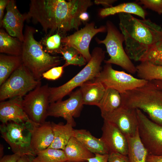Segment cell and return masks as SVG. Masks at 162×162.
Here are the masks:
<instances>
[{
    "label": "cell",
    "mask_w": 162,
    "mask_h": 162,
    "mask_svg": "<svg viewBox=\"0 0 162 162\" xmlns=\"http://www.w3.org/2000/svg\"><path fill=\"white\" fill-rule=\"evenodd\" d=\"M88 162L87 161H85V162Z\"/></svg>",
    "instance_id": "cell-46"
},
{
    "label": "cell",
    "mask_w": 162,
    "mask_h": 162,
    "mask_svg": "<svg viewBox=\"0 0 162 162\" xmlns=\"http://www.w3.org/2000/svg\"><path fill=\"white\" fill-rule=\"evenodd\" d=\"M23 42L13 37L4 29L0 30V52L10 55L21 56Z\"/></svg>",
    "instance_id": "cell-26"
},
{
    "label": "cell",
    "mask_w": 162,
    "mask_h": 162,
    "mask_svg": "<svg viewBox=\"0 0 162 162\" xmlns=\"http://www.w3.org/2000/svg\"><path fill=\"white\" fill-rule=\"evenodd\" d=\"M80 18L82 22H86L89 19V14L87 12H83L80 15Z\"/></svg>",
    "instance_id": "cell-41"
},
{
    "label": "cell",
    "mask_w": 162,
    "mask_h": 162,
    "mask_svg": "<svg viewBox=\"0 0 162 162\" xmlns=\"http://www.w3.org/2000/svg\"><path fill=\"white\" fill-rule=\"evenodd\" d=\"M62 37L58 33L47 37L45 40L46 49L45 51L48 53H58V50L62 46Z\"/></svg>",
    "instance_id": "cell-32"
},
{
    "label": "cell",
    "mask_w": 162,
    "mask_h": 162,
    "mask_svg": "<svg viewBox=\"0 0 162 162\" xmlns=\"http://www.w3.org/2000/svg\"><path fill=\"white\" fill-rule=\"evenodd\" d=\"M125 13L137 15L143 19H145L146 13L139 5L134 2L124 3L116 6L101 9L99 14L102 17L117 14Z\"/></svg>",
    "instance_id": "cell-23"
},
{
    "label": "cell",
    "mask_w": 162,
    "mask_h": 162,
    "mask_svg": "<svg viewBox=\"0 0 162 162\" xmlns=\"http://www.w3.org/2000/svg\"><path fill=\"white\" fill-rule=\"evenodd\" d=\"M122 105L120 93L111 88H106L104 95L98 107L99 108L101 116L110 113L116 110Z\"/></svg>",
    "instance_id": "cell-25"
},
{
    "label": "cell",
    "mask_w": 162,
    "mask_h": 162,
    "mask_svg": "<svg viewBox=\"0 0 162 162\" xmlns=\"http://www.w3.org/2000/svg\"><path fill=\"white\" fill-rule=\"evenodd\" d=\"M128 143V156L129 162H146L148 153L142 142L138 129L132 136H126Z\"/></svg>",
    "instance_id": "cell-24"
},
{
    "label": "cell",
    "mask_w": 162,
    "mask_h": 162,
    "mask_svg": "<svg viewBox=\"0 0 162 162\" xmlns=\"http://www.w3.org/2000/svg\"><path fill=\"white\" fill-rule=\"evenodd\" d=\"M115 0H95L94 3L97 4H101L106 8L112 6V4L115 2Z\"/></svg>",
    "instance_id": "cell-39"
},
{
    "label": "cell",
    "mask_w": 162,
    "mask_h": 162,
    "mask_svg": "<svg viewBox=\"0 0 162 162\" xmlns=\"http://www.w3.org/2000/svg\"><path fill=\"white\" fill-rule=\"evenodd\" d=\"M83 105L81 92L79 88L71 92L68 99L50 104L47 116L62 117L74 127L76 124L74 118L80 116Z\"/></svg>",
    "instance_id": "cell-12"
},
{
    "label": "cell",
    "mask_w": 162,
    "mask_h": 162,
    "mask_svg": "<svg viewBox=\"0 0 162 162\" xmlns=\"http://www.w3.org/2000/svg\"><path fill=\"white\" fill-rule=\"evenodd\" d=\"M17 162H30L29 157L27 155L21 156Z\"/></svg>",
    "instance_id": "cell-42"
},
{
    "label": "cell",
    "mask_w": 162,
    "mask_h": 162,
    "mask_svg": "<svg viewBox=\"0 0 162 162\" xmlns=\"http://www.w3.org/2000/svg\"><path fill=\"white\" fill-rule=\"evenodd\" d=\"M35 159L38 162H66L63 150L48 148L36 153Z\"/></svg>",
    "instance_id": "cell-30"
},
{
    "label": "cell",
    "mask_w": 162,
    "mask_h": 162,
    "mask_svg": "<svg viewBox=\"0 0 162 162\" xmlns=\"http://www.w3.org/2000/svg\"><path fill=\"white\" fill-rule=\"evenodd\" d=\"M49 88L47 84L42 86L41 83L23 98V109L34 124L38 125L44 123L48 117Z\"/></svg>",
    "instance_id": "cell-9"
},
{
    "label": "cell",
    "mask_w": 162,
    "mask_h": 162,
    "mask_svg": "<svg viewBox=\"0 0 162 162\" xmlns=\"http://www.w3.org/2000/svg\"><path fill=\"white\" fill-rule=\"evenodd\" d=\"M107 34L104 40L95 38L98 44H103L106 46L110 58L104 61L106 64H113L121 67L128 72L134 74L136 72V67L124 50L123 43L124 37L116 26L110 21L106 23Z\"/></svg>",
    "instance_id": "cell-6"
},
{
    "label": "cell",
    "mask_w": 162,
    "mask_h": 162,
    "mask_svg": "<svg viewBox=\"0 0 162 162\" xmlns=\"http://www.w3.org/2000/svg\"><path fill=\"white\" fill-rule=\"evenodd\" d=\"M54 138L53 142L48 148L64 150L70 138L74 136V129L71 124L62 122L56 124L51 122Z\"/></svg>",
    "instance_id": "cell-22"
},
{
    "label": "cell",
    "mask_w": 162,
    "mask_h": 162,
    "mask_svg": "<svg viewBox=\"0 0 162 162\" xmlns=\"http://www.w3.org/2000/svg\"><path fill=\"white\" fill-rule=\"evenodd\" d=\"M54 138L51 122L45 121L38 125L32 123L30 147L34 155L35 156L38 152L49 148Z\"/></svg>",
    "instance_id": "cell-18"
},
{
    "label": "cell",
    "mask_w": 162,
    "mask_h": 162,
    "mask_svg": "<svg viewBox=\"0 0 162 162\" xmlns=\"http://www.w3.org/2000/svg\"><path fill=\"white\" fill-rule=\"evenodd\" d=\"M30 158V162H38L35 159V157L33 156H29Z\"/></svg>",
    "instance_id": "cell-44"
},
{
    "label": "cell",
    "mask_w": 162,
    "mask_h": 162,
    "mask_svg": "<svg viewBox=\"0 0 162 162\" xmlns=\"http://www.w3.org/2000/svg\"><path fill=\"white\" fill-rule=\"evenodd\" d=\"M106 31V26L97 28L95 23H86L82 28L76 31L73 34L62 37L61 43L63 45L72 47L78 51L87 62L91 58L89 46L91 40L97 34Z\"/></svg>",
    "instance_id": "cell-13"
},
{
    "label": "cell",
    "mask_w": 162,
    "mask_h": 162,
    "mask_svg": "<svg viewBox=\"0 0 162 162\" xmlns=\"http://www.w3.org/2000/svg\"><path fill=\"white\" fill-rule=\"evenodd\" d=\"M58 53L62 56L65 62L64 67L73 65L82 66L85 65L87 61L84 57L75 48L64 45L61 46Z\"/></svg>",
    "instance_id": "cell-29"
},
{
    "label": "cell",
    "mask_w": 162,
    "mask_h": 162,
    "mask_svg": "<svg viewBox=\"0 0 162 162\" xmlns=\"http://www.w3.org/2000/svg\"><path fill=\"white\" fill-rule=\"evenodd\" d=\"M91 54V59L88 63L70 80L58 87H49L50 104L62 100L74 88L86 82L92 80L98 76L102 69L101 65L104 61L105 52L101 48L96 47Z\"/></svg>",
    "instance_id": "cell-5"
},
{
    "label": "cell",
    "mask_w": 162,
    "mask_h": 162,
    "mask_svg": "<svg viewBox=\"0 0 162 162\" xmlns=\"http://www.w3.org/2000/svg\"><path fill=\"white\" fill-rule=\"evenodd\" d=\"M27 14V19L39 22L49 35L61 36L68 32L71 13L67 1L64 0H32Z\"/></svg>",
    "instance_id": "cell-2"
},
{
    "label": "cell",
    "mask_w": 162,
    "mask_h": 162,
    "mask_svg": "<svg viewBox=\"0 0 162 162\" xmlns=\"http://www.w3.org/2000/svg\"><path fill=\"white\" fill-rule=\"evenodd\" d=\"M140 61L162 66V39L154 44Z\"/></svg>",
    "instance_id": "cell-31"
},
{
    "label": "cell",
    "mask_w": 162,
    "mask_h": 162,
    "mask_svg": "<svg viewBox=\"0 0 162 162\" xmlns=\"http://www.w3.org/2000/svg\"><path fill=\"white\" fill-rule=\"evenodd\" d=\"M146 162H162V155L156 156L148 154Z\"/></svg>",
    "instance_id": "cell-40"
},
{
    "label": "cell",
    "mask_w": 162,
    "mask_h": 162,
    "mask_svg": "<svg viewBox=\"0 0 162 162\" xmlns=\"http://www.w3.org/2000/svg\"><path fill=\"white\" fill-rule=\"evenodd\" d=\"M6 8V13L0 24V27L4 28L10 35L23 42V29L24 22L27 19V14L20 12L14 0H10Z\"/></svg>",
    "instance_id": "cell-15"
},
{
    "label": "cell",
    "mask_w": 162,
    "mask_h": 162,
    "mask_svg": "<svg viewBox=\"0 0 162 162\" xmlns=\"http://www.w3.org/2000/svg\"><path fill=\"white\" fill-rule=\"evenodd\" d=\"M121 95L122 105L144 111L150 120L162 126V90L152 81Z\"/></svg>",
    "instance_id": "cell-4"
},
{
    "label": "cell",
    "mask_w": 162,
    "mask_h": 162,
    "mask_svg": "<svg viewBox=\"0 0 162 162\" xmlns=\"http://www.w3.org/2000/svg\"><path fill=\"white\" fill-rule=\"evenodd\" d=\"M22 64L21 56L0 55V86Z\"/></svg>",
    "instance_id": "cell-27"
},
{
    "label": "cell",
    "mask_w": 162,
    "mask_h": 162,
    "mask_svg": "<svg viewBox=\"0 0 162 162\" xmlns=\"http://www.w3.org/2000/svg\"><path fill=\"white\" fill-rule=\"evenodd\" d=\"M118 15L125 51L131 60L140 61L151 47L162 39V28L148 19H137L128 14Z\"/></svg>",
    "instance_id": "cell-1"
},
{
    "label": "cell",
    "mask_w": 162,
    "mask_h": 162,
    "mask_svg": "<svg viewBox=\"0 0 162 162\" xmlns=\"http://www.w3.org/2000/svg\"><path fill=\"white\" fill-rule=\"evenodd\" d=\"M140 139L149 154L162 155V126L152 121L142 111L136 109Z\"/></svg>",
    "instance_id": "cell-11"
},
{
    "label": "cell",
    "mask_w": 162,
    "mask_h": 162,
    "mask_svg": "<svg viewBox=\"0 0 162 162\" xmlns=\"http://www.w3.org/2000/svg\"><path fill=\"white\" fill-rule=\"evenodd\" d=\"M92 81L101 83L106 88L114 89L121 94L141 87L148 81L124 71L115 70L110 64H106L98 76Z\"/></svg>",
    "instance_id": "cell-10"
},
{
    "label": "cell",
    "mask_w": 162,
    "mask_h": 162,
    "mask_svg": "<svg viewBox=\"0 0 162 162\" xmlns=\"http://www.w3.org/2000/svg\"><path fill=\"white\" fill-rule=\"evenodd\" d=\"M74 136L94 154L109 153L108 148L102 138L95 137L86 129H75Z\"/></svg>",
    "instance_id": "cell-19"
},
{
    "label": "cell",
    "mask_w": 162,
    "mask_h": 162,
    "mask_svg": "<svg viewBox=\"0 0 162 162\" xmlns=\"http://www.w3.org/2000/svg\"><path fill=\"white\" fill-rule=\"evenodd\" d=\"M10 0H0V24L1 23L4 17V10L6 8Z\"/></svg>",
    "instance_id": "cell-38"
},
{
    "label": "cell",
    "mask_w": 162,
    "mask_h": 162,
    "mask_svg": "<svg viewBox=\"0 0 162 162\" xmlns=\"http://www.w3.org/2000/svg\"><path fill=\"white\" fill-rule=\"evenodd\" d=\"M108 162H129L127 155L116 152H111L108 154Z\"/></svg>",
    "instance_id": "cell-35"
},
{
    "label": "cell",
    "mask_w": 162,
    "mask_h": 162,
    "mask_svg": "<svg viewBox=\"0 0 162 162\" xmlns=\"http://www.w3.org/2000/svg\"><path fill=\"white\" fill-rule=\"evenodd\" d=\"M22 97H16L0 103V120L2 123L32 122L23 108Z\"/></svg>",
    "instance_id": "cell-17"
},
{
    "label": "cell",
    "mask_w": 162,
    "mask_h": 162,
    "mask_svg": "<svg viewBox=\"0 0 162 162\" xmlns=\"http://www.w3.org/2000/svg\"><path fill=\"white\" fill-rule=\"evenodd\" d=\"M3 147L1 145H0V158H1L3 156Z\"/></svg>",
    "instance_id": "cell-45"
},
{
    "label": "cell",
    "mask_w": 162,
    "mask_h": 162,
    "mask_svg": "<svg viewBox=\"0 0 162 162\" xmlns=\"http://www.w3.org/2000/svg\"><path fill=\"white\" fill-rule=\"evenodd\" d=\"M67 162L87 161L94 154L90 152L75 137H72L63 150Z\"/></svg>",
    "instance_id": "cell-21"
},
{
    "label": "cell",
    "mask_w": 162,
    "mask_h": 162,
    "mask_svg": "<svg viewBox=\"0 0 162 162\" xmlns=\"http://www.w3.org/2000/svg\"><path fill=\"white\" fill-rule=\"evenodd\" d=\"M81 92L84 105L98 106L105 93L106 88L101 83L88 81L79 88Z\"/></svg>",
    "instance_id": "cell-20"
},
{
    "label": "cell",
    "mask_w": 162,
    "mask_h": 162,
    "mask_svg": "<svg viewBox=\"0 0 162 162\" xmlns=\"http://www.w3.org/2000/svg\"><path fill=\"white\" fill-rule=\"evenodd\" d=\"M41 83L22 64L0 86V101L23 97Z\"/></svg>",
    "instance_id": "cell-8"
},
{
    "label": "cell",
    "mask_w": 162,
    "mask_h": 162,
    "mask_svg": "<svg viewBox=\"0 0 162 162\" xmlns=\"http://www.w3.org/2000/svg\"><path fill=\"white\" fill-rule=\"evenodd\" d=\"M21 156L20 154L15 153L5 155L1 158L0 162H17Z\"/></svg>",
    "instance_id": "cell-37"
},
{
    "label": "cell",
    "mask_w": 162,
    "mask_h": 162,
    "mask_svg": "<svg viewBox=\"0 0 162 162\" xmlns=\"http://www.w3.org/2000/svg\"><path fill=\"white\" fill-rule=\"evenodd\" d=\"M32 124V122H10L0 125L1 136L10 146L14 153L21 156H35L30 147Z\"/></svg>",
    "instance_id": "cell-7"
},
{
    "label": "cell",
    "mask_w": 162,
    "mask_h": 162,
    "mask_svg": "<svg viewBox=\"0 0 162 162\" xmlns=\"http://www.w3.org/2000/svg\"><path fill=\"white\" fill-rule=\"evenodd\" d=\"M101 138L111 152L127 155L128 143L126 136L114 124L104 120Z\"/></svg>",
    "instance_id": "cell-16"
},
{
    "label": "cell",
    "mask_w": 162,
    "mask_h": 162,
    "mask_svg": "<svg viewBox=\"0 0 162 162\" xmlns=\"http://www.w3.org/2000/svg\"><path fill=\"white\" fill-rule=\"evenodd\" d=\"M108 154H94V156L88 159V162H108Z\"/></svg>",
    "instance_id": "cell-36"
},
{
    "label": "cell",
    "mask_w": 162,
    "mask_h": 162,
    "mask_svg": "<svg viewBox=\"0 0 162 162\" xmlns=\"http://www.w3.org/2000/svg\"><path fill=\"white\" fill-rule=\"evenodd\" d=\"M102 117L115 124L126 136H133L137 131L138 119L136 109L122 105Z\"/></svg>",
    "instance_id": "cell-14"
},
{
    "label": "cell",
    "mask_w": 162,
    "mask_h": 162,
    "mask_svg": "<svg viewBox=\"0 0 162 162\" xmlns=\"http://www.w3.org/2000/svg\"><path fill=\"white\" fill-rule=\"evenodd\" d=\"M64 66H57L51 68L42 74L43 78L50 80H55L60 78L63 72Z\"/></svg>",
    "instance_id": "cell-33"
},
{
    "label": "cell",
    "mask_w": 162,
    "mask_h": 162,
    "mask_svg": "<svg viewBox=\"0 0 162 162\" xmlns=\"http://www.w3.org/2000/svg\"><path fill=\"white\" fill-rule=\"evenodd\" d=\"M36 31L34 28L26 26L21 56L22 64L36 80L40 81L43 74L58 66L61 60L59 56H51L46 52L41 44L35 39L34 34Z\"/></svg>",
    "instance_id": "cell-3"
},
{
    "label": "cell",
    "mask_w": 162,
    "mask_h": 162,
    "mask_svg": "<svg viewBox=\"0 0 162 162\" xmlns=\"http://www.w3.org/2000/svg\"><path fill=\"white\" fill-rule=\"evenodd\" d=\"M140 3L145 8L151 9L159 14H162V0H140Z\"/></svg>",
    "instance_id": "cell-34"
},
{
    "label": "cell",
    "mask_w": 162,
    "mask_h": 162,
    "mask_svg": "<svg viewBox=\"0 0 162 162\" xmlns=\"http://www.w3.org/2000/svg\"><path fill=\"white\" fill-rule=\"evenodd\" d=\"M152 81L157 87L162 90V80H154Z\"/></svg>",
    "instance_id": "cell-43"
},
{
    "label": "cell",
    "mask_w": 162,
    "mask_h": 162,
    "mask_svg": "<svg viewBox=\"0 0 162 162\" xmlns=\"http://www.w3.org/2000/svg\"><path fill=\"white\" fill-rule=\"evenodd\" d=\"M136 67V73L139 78L148 81L162 80V66L144 62Z\"/></svg>",
    "instance_id": "cell-28"
}]
</instances>
